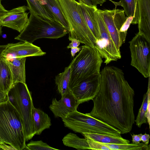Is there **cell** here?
Masks as SVG:
<instances>
[{
	"instance_id": "f546056e",
	"label": "cell",
	"mask_w": 150,
	"mask_h": 150,
	"mask_svg": "<svg viewBox=\"0 0 150 150\" xmlns=\"http://www.w3.org/2000/svg\"><path fill=\"white\" fill-rule=\"evenodd\" d=\"M89 149L96 150H110L107 146L98 142L87 139Z\"/></svg>"
},
{
	"instance_id": "4fadbf2b",
	"label": "cell",
	"mask_w": 150,
	"mask_h": 150,
	"mask_svg": "<svg viewBox=\"0 0 150 150\" xmlns=\"http://www.w3.org/2000/svg\"><path fill=\"white\" fill-rule=\"evenodd\" d=\"M27 6H23L8 11L0 18V24L21 33L26 25L29 19Z\"/></svg>"
},
{
	"instance_id": "6da1fadb",
	"label": "cell",
	"mask_w": 150,
	"mask_h": 150,
	"mask_svg": "<svg viewBox=\"0 0 150 150\" xmlns=\"http://www.w3.org/2000/svg\"><path fill=\"white\" fill-rule=\"evenodd\" d=\"M100 73V90L92 100L91 111L86 114L127 134L135 122L134 90L117 67L105 66Z\"/></svg>"
},
{
	"instance_id": "44dd1931",
	"label": "cell",
	"mask_w": 150,
	"mask_h": 150,
	"mask_svg": "<svg viewBox=\"0 0 150 150\" xmlns=\"http://www.w3.org/2000/svg\"><path fill=\"white\" fill-rule=\"evenodd\" d=\"M88 140L101 143L112 144H128L129 141L123 138L121 135L113 136L106 134L83 132L82 134Z\"/></svg>"
},
{
	"instance_id": "7c38bea8",
	"label": "cell",
	"mask_w": 150,
	"mask_h": 150,
	"mask_svg": "<svg viewBox=\"0 0 150 150\" xmlns=\"http://www.w3.org/2000/svg\"><path fill=\"white\" fill-rule=\"evenodd\" d=\"M46 54L39 47L27 42L9 43L1 52V56L4 59L30 56H42Z\"/></svg>"
},
{
	"instance_id": "30bf717a",
	"label": "cell",
	"mask_w": 150,
	"mask_h": 150,
	"mask_svg": "<svg viewBox=\"0 0 150 150\" xmlns=\"http://www.w3.org/2000/svg\"><path fill=\"white\" fill-rule=\"evenodd\" d=\"M98 11L116 47L120 51V47L122 44L120 30L127 18L124 10L119 9L103 10L98 9Z\"/></svg>"
},
{
	"instance_id": "4316f807",
	"label": "cell",
	"mask_w": 150,
	"mask_h": 150,
	"mask_svg": "<svg viewBox=\"0 0 150 150\" xmlns=\"http://www.w3.org/2000/svg\"><path fill=\"white\" fill-rule=\"evenodd\" d=\"M108 147L110 150H149L150 145L145 143L138 144H112L101 143Z\"/></svg>"
},
{
	"instance_id": "7a4b0ae2",
	"label": "cell",
	"mask_w": 150,
	"mask_h": 150,
	"mask_svg": "<svg viewBox=\"0 0 150 150\" xmlns=\"http://www.w3.org/2000/svg\"><path fill=\"white\" fill-rule=\"evenodd\" d=\"M0 137L16 150L26 149V140L21 117L8 100L0 104Z\"/></svg>"
},
{
	"instance_id": "60d3db41",
	"label": "cell",
	"mask_w": 150,
	"mask_h": 150,
	"mask_svg": "<svg viewBox=\"0 0 150 150\" xmlns=\"http://www.w3.org/2000/svg\"><path fill=\"white\" fill-rule=\"evenodd\" d=\"M5 144L4 143L0 137V149H2V146L3 144Z\"/></svg>"
},
{
	"instance_id": "74e56055",
	"label": "cell",
	"mask_w": 150,
	"mask_h": 150,
	"mask_svg": "<svg viewBox=\"0 0 150 150\" xmlns=\"http://www.w3.org/2000/svg\"><path fill=\"white\" fill-rule=\"evenodd\" d=\"M150 104L148 106L146 112V117L147 120L148 124L149 126H150Z\"/></svg>"
},
{
	"instance_id": "9c48e42d",
	"label": "cell",
	"mask_w": 150,
	"mask_h": 150,
	"mask_svg": "<svg viewBox=\"0 0 150 150\" xmlns=\"http://www.w3.org/2000/svg\"><path fill=\"white\" fill-rule=\"evenodd\" d=\"M95 15L99 26L100 39L96 41L95 47L99 52L102 58L105 59L106 64L116 61L121 57L120 52L116 47L97 8Z\"/></svg>"
},
{
	"instance_id": "9a60e30c",
	"label": "cell",
	"mask_w": 150,
	"mask_h": 150,
	"mask_svg": "<svg viewBox=\"0 0 150 150\" xmlns=\"http://www.w3.org/2000/svg\"><path fill=\"white\" fill-rule=\"evenodd\" d=\"M139 20L138 33L150 42V0H137Z\"/></svg>"
},
{
	"instance_id": "d590c367",
	"label": "cell",
	"mask_w": 150,
	"mask_h": 150,
	"mask_svg": "<svg viewBox=\"0 0 150 150\" xmlns=\"http://www.w3.org/2000/svg\"><path fill=\"white\" fill-rule=\"evenodd\" d=\"M81 49V48L78 47L71 48V56L73 57H74L75 55V54L79 51Z\"/></svg>"
},
{
	"instance_id": "ba28073f",
	"label": "cell",
	"mask_w": 150,
	"mask_h": 150,
	"mask_svg": "<svg viewBox=\"0 0 150 150\" xmlns=\"http://www.w3.org/2000/svg\"><path fill=\"white\" fill-rule=\"evenodd\" d=\"M131 65L145 78L150 76V42L137 33L129 42Z\"/></svg>"
},
{
	"instance_id": "8d00e7d4",
	"label": "cell",
	"mask_w": 150,
	"mask_h": 150,
	"mask_svg": "<svg viewBox=\"0 0 150 150\" xmlns=\"http://www.w3.org/2000/svg\"><path fill=\"white\" fill-rule=\"evenodd\" d=\"M8 11L2 4L0 1V18Z\"/></svg>"
},
{
	"instance_id": "836d02e7",
	"label": "cell",
	"mask_w": 150,
	"mask_h": 150,
	"mask_svg": "<svg viewBox=\"0 0 150 150\" xmlns=\"http://www.w3.org/2000/svg\"><path fill=\"white\" fill-rule=\"evenodd\" d=\"M150 138L149 135L145 133L142 134L141 137V140L144 143L148 144Z\"/></svg>"
},
{
	"instance_id": "1f68e13d",
	"label": "cell",
	"mask_w": 150,
	"mask_h": 150,
	"mask_svg": "<svg viewBox=\"0 0 150 150\" xmlns=\"http://www.w3.org/2000/svg\"><path fill=\"white\" fill-rule=\"evenodd\" d=\"M142 134H131L132 138V143L134 144H138L141 141V137Z\"/></svg>"
},
{
	"instance_id": "b9f144b4",
	"label": "cell",
	"mask_w": 150,
	"mask_h": 150,
	"mask_svg": "<svg viewBox=\"0 0 150 150\" xmlns=\"http://www.w3.org/2000/svg\"><path fill=\"white\" fill-rule=\"evenodd\" d=\"M2 33V29H1V26L0 24V35Z\"/></svg>"
},
{
	"instance_id": "7402d4cb",
	"label": "cell",
	"mask_w": 150,
	"mask_h": 150,
	"mask_svg": "<svg viewBox=\"0 0 150 150\" xmlns=\"http://www.w3.org/2000/svg\"><path fill=\"white\" fill-rule=\"evenodd\" d=\"M71 69L69 65L65 68L63 72L56 76L55 84L61 96L63 97L70 91L69 84L70 81Z\"/></svg>"
},
{
	"instance_id": "ffe728a7",
	"label": "cell",
	"mask_w": 150,
	"mask_h": 150,
	"mask_svg": "<svg viewBox=\"0 0 150 150\" xmlns=\"http://www.w3.org/2000/svg\"><path fill=\"white\" fill-rule=\"evenodd\" d=\"M13 85L10 69L0 54V91L8 93Z\"/></svg>"
},
{
	"instance_id": "ab89813d",
	"label": "cell",
	"mask_w": 150,
	"mask_h": 150,
	"mask_svg": "<svg viewBox=\"0 0 150 150\" xmlns=\"http://www.w3.org/2000/svg\"><path fill=\"white\" fill-rule=\"evenodd\" d=\"M8 45V44L0 45V54H1V52L6 48Z\"/></svg>"
},
{
	"instance_id": "7bdbcfd3",
	"label": "cell",
	"mask_w": 150,
	"mask_h": 150,
	"mask_svg": "<svg viewBox=\"0 0 150 150\" xmlns=\"http://www.w3.org/2000/svg\"><path fill=\"white\" fill-rule=\"evenodd\" d=\"M1 0H0V1H1Z\"/></svg>"
},
{
	"instance_id": "8992f818",
	"label": "cell",
	"mask_w": 150,
	"mask_h": 150,
	"mask_svg": "<svg viewBox=\"0 0 150 150\" xmlns=\"http://www.w3.org/2000/svg\"><path fill=\"white\" fill-rule=\"evenodd\" d=\"M8 100L19 113L22 120L26 141L35 134L32 110L34 106L30 92L26 83L13 84L8 92Z\"/></svg>"
},
{
	"instance_id": "8fae6325",
	"label": "cell",
	"mask_w": 150,
	"mask_h": 150,
	"mask_svg": "<svg viewBox=\"0 0 150 150\" xmlns=\"http://www.w3.org/2000/svg\"><path fill=\"white\" fill-rule=\"evenodd\" d=\"M100 73L92 75L70 89L79 104L93 100L100 89Z\"/></svg>"
},
{
	"instance_id": "f35d334b",
	"label": "cell",
	"mask_w": 150,
	"mask_h": 150,
	"mask_svg": "<svg viewBox=\"0 0 150 150\" xmlns=\"http://www.w3.org/2000/svg\"><path fill=\"white\" fill-rule=\"evenodd\" d=\"M79 2H82L83 3L90 6H93V4L90 0H78Z\"/></svg>"
},
{
	"instance_id": "e575fe53",
	"label": "cell",
	"mask_w": 150,
	"mask_h": 150,
	"mask_svg": "<svg viewBox=\"0 0 150 150\" xmlns=\"http://www.w3.org/2000/svg\"><path fill=\"white\" fill-rule=\"evenodd\" d=\"M93 5L94 6H97L98 4L101 5L105 2L106 0H90Z\"/></svg>"
},
{
	"instance_id": "d6986e66",
	"label": "cell",
	"mask_w": 150,
	"mask_h": 150,
	"mask_svg": "<svg viewBox=\"0 0 150 150\" xmlns=\"http://www.w3.org/2000/svg\"><path fill=\"white\" fill-rule=\"evenodd\" d=\"M32 115L35 134L40 135L44 130L50 128L52 125L51 120L47 113L34 106Z\"/></svg>"
},
{
	"instance_id": "ac0fdd59",
	"label": "cell",
	"mask_w": 150,
	"mask_h": 150,
	"mask_svg": "<svg viewBox=\"0 0 150 150\" xmlns=\"http://www.w3.org/2000/svg\"><path fill=\"white\" fill-rule=\"evenodd\" d=\"M46 10L54 19L55 20L60 23L67 30L69 33L70 29L57 0H36Z\"/></svg>"
},
{
	"instance_id": "603a6c76",
	"label": "cell",
	"mask_w": 150,
	"mask_h": 150,
	"mask_svg": "<svg viewBox=\"0 0 150 150\" xmlns=\"http://www.w3.org/2000/svg\"><path fill=\"white\" fill-rule=\"evenodd\" d=\"M63 144L65 146L74 148L79 150L89 149L87 139L80 138L76 134L69 133L62 139Z\"/></svg>"
},
{
	"instance_id": "d6a6232c",
	"label": "cell",
	"mask_w": 150,
	"mask_h": 150,
	"mask_svg": "<svg viewBox=\"0 0 150 150\" xmlns=\"http://www.w3.org/2000/svg\"><path fill=\"white\" fill-rule=\"evenodd\" d=\"M8 100V93L0 91V104Z\"/></svg>"
},
{
	"instance_id": "4dcf8cb0",
	"label": "cell",
	"mask_w": 150,
	"mask_h": 150,
	"mask_svg": "<svg viewBox=\"0 0 150 150\" xmlns=\"http://www.w3.org/2000/svg\"><path fill=\"white\" fill-rule=\"evenodd\" d=\"M70 40L71 41V42L67 46V48L68 49L78 47L81 43L76 39H71Z\"/></svg>"
},
{
	"instance_id": "484cf974",
	"label": "cell",
	"mask_w": 150,
	"mask_h": 150,
	"mask_svg": "<svg viewBox=\"0 0 150 150\" xmlns=\"http://www.w3.org/2000/svg\"><path fill=\"white\" fill-rule=\"evenodd\" d=\"M26 0L30 13L37 15L47 20H55L54 18L36 0Z\"/></svg>"
},
{
	"instance_id": "e0dca14e",
	"label": "cell",
	"mask_w": 150,
	"mask_h": 150,
	"mask_svg": "<svg viewBox=\"0 0 150 150\" xmlns=\"http://www.w3.org/2000/svg\"><path fill=\"white\" fill-rule=\"evenodd\" d=\"M26 57L4 59L11 72L13 84L18 82L25 83V63Z\"/></svg>"
},
{
	"instance_id": "277c9868",
	"label": "cell",
	"mask_w": 150,
	"mask_h": 150,
	"mask_svg": "<svg viewBox=\"0 0 150 150\" xmlns=\"http://www.w3.org/2000/svg\"><path fill=\"white\" fill-rule=\"evenodd\" d=\"M67 33L68 31L58 22L45 19L37 15L30 13L25 26L15 39L33 43L39 39H57Z\"/></svg>"
},
{
	"instance_id": "3957f363",
	"label": "cell",
	"mask_w": 150,
	"mask_h": 150,
	"mask_svg": "<svg viewBox=\"0 0 150 150\" xmlns=\"http://www.w3.org/2000/svg\"><path fill=\"white\" fill-rule=\"evenodd\" d=\"M103 62L100 55L95 47L84 45L69 65L71 69L69 89L82 81L100 73Z\"/></svg>"
},
{
	"instance_id": "5b68a950",
	"label": "cell",
	"mask_w": 150,
	"mask_h": 150,
	"mask_svg": "<svg viewBox=\"0 0 150 150\" xmlns=\"http://www.w3.org/2000/svg\"><path fill=\"white\" fill-rule=\"evenodd\" d=\"M63 14L69 25L68 39H76L85 45L95 47L96 40L89 28L75 0H57Z\"/></svg>"
},
{
	"instance_id": "52a82bcc",
	"label": "cell",
	"mask_w": 150,
	"mask_h": 150,
	"mask_svg": "<svg viewBox=\"0 0 150 150\" xmlns=\"http://www.w3.org/2000/svg\"><path fill=\"white\" fill-rule=\"evenodd\" d=\"M62 119L65 127L81 134L88 132L117 136L121 134L120 130L114 127L77 110Z\"/></svg>"
},
{
	"instance_id": "2e32d148",
	"label": "cell",
	"mask_w": 150,
	"mask_h": 150,
	"mask_svg": "<svg viewBox=\"0 0 150 150\" xmlns=\"http://www.w3.org/2000/svg\"><path fill=\"white\" fill-rule=\"evenodd\" d=\"M78 7L85 23L95 38L96 42L98 41L100 39V36L99 26L95 15L97 6H90L82 2H78Z\"/></svg>"
},
{
	"instance_id": "83f0119b",
	"label": "cell",
	"mask_w": 150,
	"mask_h": 150,
	"mask_svg": "<svg viewBox=\"0 0 150 150\" xmlns=\"http://www.w3.org/2000/svg\"><path fill=\"white\" fill-rule=\"evenodd\" d=\"M26 145V149L30 150H58L49 146L41 140L31 141Z\"/></svg>"
},
{
	"instance_id": "d4e9b609",
	"label": "cell",
	"mask_w": 150,
	"mask_h": 150,
	"mask_svg": "<svg viewBox=\"0 0 150 150\" xmlns=\"http://www.w3.org/2000/svg\"><path fill=\"white\" fill-rule=\"evenodd\" d=\"M150 84L149 76L147 91L143 96L141 106L139 110L136 119L135 120L136 125L138 127L140 128L142 124L146 123L147 119L146 117V114L148 106L150 104Z\"/></svg>"
},
{
	"instance_id": "5bb4252c",
	"label": "cell",
	"mask_w": 150,
	"mask_h": 150,
	"mask_svg": "<svg viewBox=\"0 0 150 150\" xmlns=\"http://www.w3.org/2000/svg\"><path fill=\"white\" fill-rule=\"evenodd\" d=\"M79 105L70 91L61 99L57 100L56 98L52 99V103L49 108L56 117L62 119L69 113L77 110Z\"/></svg>"
},
{
	"instance_id": "cb8c5ba5",
	"label": "cell",
	"mask_w": 150,
	"mask_h": 150,
	"mask_svg": "<svg viewBox=\"0 0 150 150\" xmlns=\"http://www.w3.org/2000/svg\"><path fill=\"white\" fill-rule=\"evenodd\" d=\"M119 5L122 6L125 14L127 16L134 17L131 24H138L139 14L137 0H120Z\"/></svg>"
},
{
	"instance_id": "f1b7e54d",
	"label": "cell",
	"mask_w": 150,
	"mask_h": 150,
	"mask_svg": "<svg viewBox=\"0 0 150 150\" xmlns=\"http://www.w3.org/2000/svg\"><path fill=\"white\" fill-rule=\"evenodd\" d=\"M133 18L134 17L132 16H127V18L126 21L120 30V38L122 44L125 41L127 30L129 28L130 24H131Z\"/></svg>"
}]
</instances>
